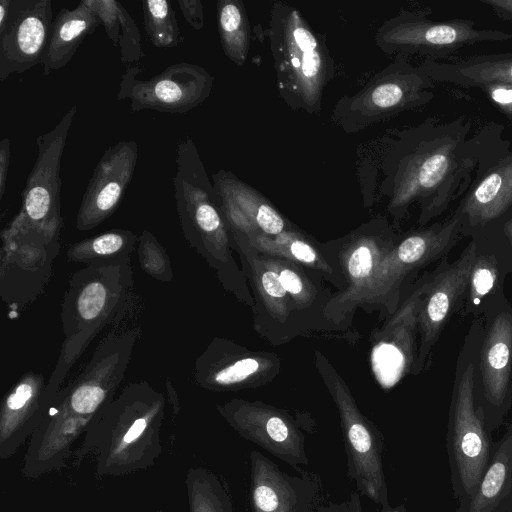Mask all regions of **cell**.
<instances>
[{
    "label": "cell",
    "mask_w": 512,
    "mask_h": 512,
    "mask_svg": "<svg viewBox=\"0 0 512 512\" xmlns=\"http://www.w3.org/2000/svg\"><path fill=\"white\" fill-rule=\"evenodd\" d=\"M502 125L489 123L469 137L464 116L451 121L428 118L400 131L384 158L382 191L387 210L402 218L413 204L425 227L470 187L479 160Z\"/></svg>",
    "instance_id": "1"
},
{
    "label": "cell",
    "mask_w": 512,
    "mask_h": 512,
    "mask_svg": "<svg viewBox=\"0 0 512 512\" xmlns=\"http://www.w3.org/2000/svg\"><path fill=\"white\" fill-rule=\"evenodd\" d=\"M483 320L474 319L456 360L446 434V450L458 509L475 493L491 460L494 442L483 412L475 405V373Z\"/></svg>",
    "instance_id": "2"
},
{
    "label": "cell",
    "mask_w": 512,
    "mask_h": 512,
    "mask_svg": "<svg viewBox=\"0 0 512 512\" xmlns=\"http://www.w3.org/2000/svg\"><path fill=\"white\" fill-rule=\"evenodd\" d=\"M268 36L281 97L291 108L318 112L334 74L325 41L296 8L281 1L273 3Z\"/></svg>",
    "instance_id": "3"
},
{
    "label": "cell",
    "mask_w": 512,
    "mask_h": 512,
    "mask_svg": "<svg viewBox=\"0 0 512 512\" xmlns=\"http://www.w3.org/2000/svg\"><path fill=\"white\" fill-rule=\"evenodd\" d=\"M172 181L176 210L186 240L222 277L233 262L231 232L219 208L213 182L190 137L177 145Z\"/></svg>",
    "instance_id": "4"
},
{
    "label": "cell",
    "mask_w": 512,
    "mask_h": 512,
    "mask_svg": "<svg viewBox=\"0 0 512 512\" xmlns=\"http://www.w3.org/2000/svg\"><path fill=\"white\" fill-rule=\"evenodd\" d=\"M133 287L130 262L87 265L72 275L62 304L66 348L73 358L92 335L126 309Z\"/></svg>",
    "instance_id": "5"
},
{
    "label": "cell",
    "mask_w": 512,
    "mask_h": 512,
    "mask_svg": "<svg viewBox=\"0 0 512 512\" xmlns=\"http://www.w3.org/2000/svg\"><path fill=\"white\" fill-rule=\"evenodd\" d=\"M435 82L420 65L397 56L359 92L340 99L332 119L345 132H356L398 113L425 106L434 98Z\"/></svg>",
    "instance_id": "6"
},
{
    "label": "cell",
    "mask_w": 512,
    "mask_h": 512,
    "mask_svg": "<svg viewBox=\"0 0 512 512\" xmlns=\"http://www.w3.org/2000/svg\"><path fill=\"white\" fill-rule=\"evenodd\" d=\"M316 363L339 412L348 475L362 495L389 512L381 434L361 413L347 385L320 352H316Z\"/></svg>",
    "instance_id": "7"
},
{
    "label": "cell",
    "mask_w": 512,
    "mask_h": 512,
    "mask_svg": "<svg viewBox=\"0 0 512 512\" xmlns=\"http://www.w3.org/2000/svg\"><path fill=\"white\" fill-rule=\"evenodd\" d=\"M425 11H401L385 21L375 34L379 49L397 56L420 55L439 61L476 43L512 40V33L477 28L469 19L434 21Z\"/></svg>",
    "instance_id": "8"
},
{
    "label": "cell",
    "mask_w": 512,
    "mask_h": 512,
    "mask_svg": "<svg viewBox=\"0 0 512 512\" xmlns=\"http://www.w3.org/2000/svg\"><path fill=\"white\" fill-rule=\"evenodd\" d=\"M462 238L463 217L456 208L443 222L408 233L381 261L359 304H384L394 313L404 281L428 264L446 258Z\"/></svg>",
    "instance_id": "9"
},
{
    "label": "cell",
    "mask_w": 512,
    "mask_h": 512,
    "mask_svg": "<svg viewBox=\"0 0 512 512\" xmlns=\"http://www.w3.org/2000/svg\"><path fill=\"white\" fill-rule=\"evenodd\" d=\"M483 334L475 373V405L488 429L503 425L512 406V305L504 297L483 316Z\"/></svg>",
    "instance_id": "10"
},
{
    "label": "cell",
    "mask_w": 512,
    "mask_h": 512,
    "mask_svg": "<svg viewBox=\"0 0 512 512\" xmlns=\"http://www.w3.org/2000/svg\"><path fill=\"white\" fill-rule=\"evenodd\" d=\"M76 112L75 105L53 129L36 138L37 157L21 193V208L9 227L33 229L59 237L63 227L61 160Z\"/></svg>",
    "instance_id": "11"
},
{
    "label": "cell",
    "mask_w": 512,
    "mask_h": 512,
    "mask_svg": "<svg viewBox=\"0 0 512 512\" xmlns=\"http://www.w3.org/2000/svg\"><path fill=\"white\" fill-rule=\"evenodd\" d=\"M140 72L138 66L127 67L116 95L118 100L130 99L132 112L188 113L209 97L214 82L205 68L188 62L172 64L147 80L137 79Z\"/></svg>",
    "instance_id": "12"
},
{
    "label": "cell",
    "mask_w": 512,
    "mask_h": 512,
    "mask_svg": "<svg viewBox=\"0 0 512 512\" xmlns=\"http://www.w3.org/2000/svg\"><path fill=\"white\" fill-rule=\"evenodd\" d=\"M475 253L476 246L471 239L455 261L448 263L443 258L435 269L419 312L420 339L414 374L425 368L451 316L462 310Z\"/></svg>",
    "instance_id": "13"
},
{
    "label": "cell",
    "mask_w": 512,
    "mask_h": 512,
    "mask_svg": "<svg viewBox=\"0 0 512 512\" xmlns=\"http://www.w3.org/2000/svg\"><path fill=\"white\" fill-rule=\"evenodd\" d=\"M500 130L482 154L473 181L456 209L464 237L512 207V149Z\"/></svg>",
    "instance_id": "14"
},
{
    "label": "cell",
    "mask_w": 512,
    "mask_h": 512,
    "mask_svg": "<svg viewBox=\"0 0 512 512\" xmlns=\"http://www.w3.org/2000/svg\"><path fill=\"white\" fill-rule=\"evenodd\" d=\"M225 415L244 438L286 464L299 469L309 463L304 430L288 412L260 402L233 400L226 405Z\"/></svg>",
    "instance_id": "15"
},
{
    "label": "cell",
    "mask_w": 512,
    "mask_h": 512,
    "mask_svg": "<svg viewBox=\"0 0 512 512\" xmlns=\"http://www.w3.org/2000/svg\"><path fill=\"white\" fill-rule=\"evenodd\" d=\"M249 458L252 512H326L317 475L289 474L255 450Z\"/></svg>",
    "instance_id": "16"
},
{
    "label": "cell",
    "mask_w": 512,
    "mask_h": 512,
    "mask_svg": "<svg viewBox=\"0 0 512 512\" xmlns=\"http://www.w3.org/2000/svg\"><path fill=\"white\" fill-rule=\"evenodd\" d=\"M137 159L138 144L134 140L119 141L104 151L79 205L78 230L93 229L116 211L132 180Z\"/></svg>",
    "instance_id": "17"
},
{
    "label": "cell",
    "mask_w": 512,
    "mask_h": 512,
    "mask_svg": "<svg viewBox=\"0 0 512 512\" xmlns=\"http://www.w3.org/2000/svg\"><path fill=\"white\" fill-rule=\"evenodd\" d=\"M53 22L51 0L15 1L6 30L0 35V80L37 64L49 40Z\"/></svg>",
    "instance_id": "18"
},
{
    "label": "cell",
    "mask_w": 512,
    "mask_h": 512,
    "mask_svg": "<svg viewBox=\"0 0 512 512\" xmlns=\"http://www.w3.org/2000/svg\"><path fill=\"white\" fill-rule=\"evenodd\" d=\"M275 355L252 353L215 340L195 364L197 382L212 390H237L262 385L277 374Z\"/></svg>",
    "instance_id": "19"
},
{
    "label": "cell",
    "mask_w": 512,
    "mask_h": 512,
    "mask_svg": "<svg viewBox=\"0 0 512 512\" xmlns=\"http://www.w3.org/2000/svg\"><path fill=\"white\" fill-rule=\"evenodd\" d=\"M138 330L109 333L73 383L69 395L71 409L91 414L104 402L109 392L121 383L128 367Z\"/></svg>",
    "instance_id": "20"
},
{
    "label": "cell",
    "mask_w": 512,
    "mask_h": 512,
    "mask_svg": "<svg viewBox=\"0 0 512 512\" xmlns=\"http://www.w3.org/2000/svg\"><path fill=\"white\" fill-rule=\"evenodd\" d=\"M212 182L231 233L275 236L288 230L286 220L271 203L232 172L219 170Z\"/></svg>",
    "instance_id": "21"
},
{
    "label": "cell",
    "mask_w": 512,
    "mask_h": 512,
    "mask_svg": "<svg viewBox=\"0 0 512 512\" xmlns=\"http://www.w3.org/2000/svg\"><path fill=\"white\" fill-rule=\"evenodd\" d=\"M434 273L435 270L428 272L419 280L413 292L375 339L373 355L378 353L382 356V363L384 366L388 363L386 368L395 371L396 378L407 372L413 373L418 351L416 335L419 333V312Z\"/></svg>",
    "instance_id": "22"
},
{
    "label": "cell",
    "mask_w": 512,
    "mask_h": 512,
    "mask_svg": "<svg viewBox=\"0 0 512 512\" xmlns=\"http://www.w3.org/2000/svg\"><path fill=\"white\" fill-rule=\"evenodd\" d=\"M369 230L353 237L343 252L348 286L326 306V314L331 318L342 319L359 304L379 264L396 243L388 234L380 236Z\"/></svg>",
    "instance_id": "23"
},
{
    "label": "cell",
    "mask_w": 512,
    "mask_h": 512,
    "mask_svg": "<svg viewBox=\"0 0 512 512\" xmlns=\"http://www.w3.org/2000/svg\"><path fill=\"white\" fill-rule=\"evenodd\" d=\"M458 512H512V422L494 443L491 460L478 487Z\"/></svg>",
    "instance_id": "24"
},
{
    "label": "cell",
    "mask_w": 512,
    "mask_h": 512,
    "mask_svg": "<svg viewBox=\"0 0 512 512\" xmlns=\"http://www.w3.org/2000/svg\"><path fill=\"white\" fill-rule=\"evenodd\" d=\"M101 24L88 3L81 1L75 8H62L53 19L49 40L41 58L43 74L66 66L85 40Z\"/></svg>",
    "instance_id": "25"
},
{
    "label": "cell",
    "mask_w": 512,
    "mask_h": 512,
    "mask_svg": "<svg viewBox=\"0 0 512 512\" xmlns=\"http://www.w3.org/2000/svg\"><path fill=\"white\" fill-rule=\"evenodd\" d=\"M420 66L435 83L477 89L490 83L512 85V52L476 55L450 62L425 59Z\"/></svg>",
    "instance_id": "26"
},
{
    "label": "cell",
    "mask_w": 512,
    "mask_h": 512,
    "mask_svg": "<svg viewBox=\"0 0 512 512\" xmlns=\"http://www.w3.org/2000/svg\"><path fill=\"white\" fill-rule=\"evenodd\" d=\"M505 277L496 259L476 247L461 315L482 319L493 305L506 297Z\"/></svg>",
    "instance_id": "27"
},
{
    "label": "cell",
    "mask_w": 512,
    "mask_h": 512,
    "mask_svg": "<svg viewBox=\"0 0 512 512\" xmlns=\"http://www.w3.org/2000/svg\"><path fill=\"white\" fill-rule=\"evenodd\" d=\"M138 239L130 230L112 229L70 245L67 258L86 265L127 263Z\"/></svg>",
    "instance_id": "28"
},
{
    "label": "cell",
    "mask_w": 512,
    "mask_h": 512,
    "mask_svg": "<svg viewBox=\"0 0 512 512\" xmlns=\"http://www.w3.org/2000/svg\"><path fill=\"white\" fill-rule=\"evenodd\" d=\"M247 243L260 253L277 256L325 273H332L331 266L319 251L303 235L286 230L275 236L262 233L241 235Z\"/></svg>",
    "instance_id": "29"
},
{
    "label": "cell",
    "mask_w": 512,
    "mask_h": 512,
    "mask_svg": "<svg viewBox=\"0 0 512 512\" xmlns=\"http://www.w3.org/2000/svg\"><path fill=\"white\" fill-rule=\"evenodd\" d=\"M231 235L246 258L253 285L268 313L278 322L284 323L290 312V297L282 286L278 275L264 264L259 252L252 248L243 237L237 234Z\"/></svg>",
    "instance_id": "30"
},
{
    "label": "cell",
    "mask_w": 512,
    "mask_h": 512,
    "mask_svg": "<svg viewBox=\"0 0 512 512\" xmlns=\"http://www.w3.org/2000/svg\"><path fill=\"white\" fill-rule=\"evenodd\" d=\"M217 27L224 54L236 65L247 59L250 28L244 3L240 0H219L216 5Z\"/></svg>",
    "instance_id": "31"
},
{
    "label": "cell",
    "mask_w": 512,
    "mask_h": 512,
    "mask_svg": "<svg viewBox=\"0 0 512 512\" xmlns=\"http://www.w3.org/2000/svg\"><path fill=\"white\" fill-rule=\"evenodd\" d=\"M470 238L496 259L505 276L512 273V207L484 223Z\"/></svg>",
    "instance_id": "32"
},
{
    "label": "cell",
    "mask_w": 512,
    "mask_h": 512,
    "mask_svg": "<svg viewBox=\"0 0 512 512\" xmlns=\"http://www.w3.org/2000/svg\"><path fill=\"white\" fill-rule=\"evenodd\" d=\"M146 34L156 48H174L181 42L174 8L169 0L142 1Z\"/></svg>",
    "instance_id": "33"
},
{
    "label": "cell",
    "mask_w": 512,
    "mask_h": 512,
    "mask_svg": "<svg viewBox=\"0 0 512 512\" xmlns=\"http://www.w3.org/2000/svg\"><path fill=\"white\" fill-rule=\"evenodd\" d=\"M259 255L264 264L278 275L294 307L305 309L312 305L316 289L299 264L260 252Z\"/></svg>",
    "instance_id": "34"
},
{
    "label": "cell",
    "mask_w": 512,
    "mask_h": 512,
    "mask_svg": "<svg viewBox=\"0 0 512 512\" xmlns=\"http://www.w3.org/2000/svg\"><path fill=\"white\" fill-rule=\"evenodd\" d=\"M137 250L141 267L149 275L161 281H169L172 278L169 257L152 233L146 230L142 232Z\"/></svg>",
    "instance_id": "35"
},
{
    "label": "cell",
    "mask_w": 512,
    "mask_h": 512,
    "mask_svg": "<svg viewBox=\"0 0 512 512\" xmlns=\"http://www.w3.org/2000/svg\"><path fill=\"white\" fill-rule=\"evenodd\" d=\"M120 19L119 47L121 62L127 67L138 66L140 60L145 56L142 50L140 32L135 21L122 4H120Z\"/></svg>",
    "instance_id": "36"
},
{
    "label": "cell",
    "mask_w": 512,
    "mask_h": 512,
    "mask_svg": "<svg viewBox=\"0 0 512 512\" xmlns=\"http://www.w3.org/2000/svg\"><path fill=\"white\" fill-rule=\"evenodd\" d=\"M103 24L106 34L114 46L119 45L121 32L120 2L115 0H88Z\"/></svg>",
    "instance_id": "37"
},
{
    "label": "cell",
    "mask_w": 512,
    "mask_h": 512,
    "mask_svg": "<svg viewBox=\"0 0 512 512\" xmlns=\"http://www.w3.org/2000/svg\"><path fill=\"white\" fill-rule=\"evenodd\" d=\"M478 89L512 122V85L490 83Z\"/></svg>",
    "instance_id": "38"
},
{
    "label": "cell",
    "mask_w": 512,
    "mask_h": 512,
    "mask_svg": "<svg viewBox=\"0 0 512 512\" xmlns=\"http://www.w3.org/2000/svg\"><path fill=\"white\" fill-rule=\"evenodd\" d=\"M178 6L187 23L199 31L204 25L203 6L199 0H178Z\"/></svg>",
    "instance_id": "39"
},
{
    "label": "cell",
    "mask_w": 512,
    "mask_h": 512,
    "mask_svg": "<svg viewBox=\"0 0 512 512\" xmlns=\"http://www.w3.org/2000/svg\"><path fill=\"white\" fill-rule=\"evenodd\" d=\"M10 145V139L8 137H4L0 141V199L3 198L6 190L11 154Z\"/></svg>",
    "instance_id": "40"
},
{
    "label": "cell",
    "mask_w": 512,
    "mask_h": 512,
    "mask_svg": "<svg viewBox=\"0 0 512 512\" xmlns=\"http://www.w3.org/2000/svg\"><path fill=\"white\" fill-rule=\"evenodd\" d=\"M494 14L505 21H512V0H481Z\"/></svg>",
    "instance_id": "41"
},
{
    "label": "cell",
    "mask_w": 512,
    "mask_h": 512,
    "mask_svg": "<svg viewBox=\"0 0 512 512\" xmlns=\"http://www.w3.org/2000/svg\"><path fill=\"white\" fill-rule=\"evenodd\" d=\"M147 426V420L143 417L136 419L130 428L127 430L123 437L125 443H131L135 441L145 430Z\"/></svg>",
    "instance_id": "42"
},
{
    "label": "cell",
    "mask_w": 512,
    "mask_h": 512,
    "mask_svg": "<svg viewBox=\"0 0 512 512\" xmlns=\"http://www.w3.org/2000/svg\"><path fill=\"white\" fill-rule=\"evenodd\" d=\"M14 2L13 0H0V35L8 27Z\"/></svg>",
    "instance_id": "43"
},
{
    "label": "cell",
    "mask_w": 512,
    "mask_h": 512,
    "mask_svg": "<svg viewBox=\"0 0 512 512\" xmlns=\"http://www.w3.org/2000/svg\"><path fill=\"white\" fill-rule=\"evenodd\" d=\"M343 512H362L359 497L357 494H352L351 499L345 505Z\"/></svg>",
    "instance_id": "44"
}]
</instances>
